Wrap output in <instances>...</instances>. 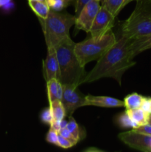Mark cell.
<instances>
[{
	"label": "cell",
	"instance_id": "1",
	"mask_svg": "<svg viewBox=\"0 0 151 152\" xmlns=\"http://www.w3.org/2000/svg\"><path fill=\"white\" fill-rule=\"evenodd\" d=\"M130 41L121 36L115 44L97 60L93 69L86 74L83 83H92L110 77L121 86V77L126 71L136 65L130 48Z\"/></svg>",
	"mask_w": 151,
	"mask_h": 152
},
{
	"label": "cell",
	"instance_id": "2",
	"mask_svg": "<svg viewBox=\"0 0 151 152\" xmlns=\"http://www.w3.org/2000/svg\"><path fill=\"white\" fill-rule=\"evenodd\" d=\"M76 43L70 37L54 48L60 68V82L62 85L82 84L87 73L80 64L75 53Z\"/></svg>",
	"mask_w": 151,
	"mask_h": 152
},
{
	"label": "cell",
	"instance_id": "3",
	"mask_svg": "<svg viewBox=\"0 0 151 152\" xmlns=\"http://www.w3.org/2000/svg\"><path fill=\"white\" fill-rule=\"evenodd\" d=\"M47 48H55L70 37V29L75 25L76 16L50 10L45 19L38 18Z\"/></svg>",
	"mask_w": 151,
	"mask_h": 152
},
{
	"label": "cell",
	"instance_id": "4",
	"mask_svg": "<svg viewBox=\"0 0 151 152\" xmlns=\"http://www.w3.org/2000/svg\"><path fill=\"white\" fill-rule=\"evenodd\" d=\"M121 36L130 41L151 36V0H136L133 13L121 26Z\"/></svg>",
	"mask_w": 151,
	"mask_h": 152
},
{
	"label": "cell",
	"instance_id": "5",
	"mask_svg": "<svg viewBox=\"0 0 151 152\" xmlns=\"http://www.w3.org/2000/svg\"><path fill=\"white\" fill-rule=\"evenodd\" d=\"M112 31L99 37H89L75 44V53L82 66L93 60L100 59L116 42Z\"/></svg>",
	"mask_w": 151,
	"mask_h": 152
},
{
	"label": "cell",
	"instance_id": "6",
	"mask_svg": "<svg viewBox=\"0 0 151 152\" xmlns=\"http://www.w3.org/2000/svg\"><path fill=\"white\" fill-rule=\"evenodd\" d=\"M66 115L72 116L78 108L85 106V95L79 91L78 86L74 85H63V94L62 98Z\"/></svg>",
	"mask_w": 151,
	"mask_h": 152
},
{
	"label": "cell",
	"instance_id": "7",
	"mask_svg": "<svg viewBox=\"0 0 151 152\" xmlns=\"http://www.w3.org/2000/svg\"><path fill=\"white\" fill-rule=\"evenodd\" d=\"M101 6L100 0H91L85 4L79 14L76 16V28L78 30H82L86 33H90L93 21Z\"/></svg>",
	"mask_w": 151,
	"mask_h": 152
},
{
	"label": "cell",
	"instance_id": "8",
	"mask_svg": "<svg viewBox=\"0 0 151 152\" xmlns=\"http://www.w3.org/2000/svg\"><path fill=\"white\" fill-rule=\"evenodd\" d=\"M115 18L104 6H101L90 28V37H102L111 31L115 24Z\"/></svg>",
	"mask_w": 151,
	"mask_h": 152
},
{
	"label": "cell",
	"instance_id": "9",
	"mask_svg": "<svg viewBox=\"0 0 151 152\" xmlns=\"http://www.w3.org/2000/svg\"><path fill=\"white\" fill-rule=\"evenodd\" d=\"M118 138L129 147L145 152H151V136L133 130L119 134Z\"/></svg>",
	"mask_w": 151,
	"mask_h": 152
},
{
	"label": "cell",
	"instance_id": "10",
	"mask_svg": "<svg viewBox=\"0 0 151 152\" xmlns=\"http://www.w3.org/2000/svg\"><path fill=\"white\" fill-rule=\"evenodd\" d=\"M47 56L43 60V71L46 82L51 79L60 81V68L54 48H47Z\"/></svg>",
	"mask_w": 151,
	"mask_h": 152
},
{
	"label": "cell",
	"instance_id": "11",
	"mask_svg": "<svg viewBox=\"0 0 151 152\" xmlns=\"http://www.w3.org/2000/svg\"><path fill=\"white\" fill-rule=\"evenodd\" d=\"M102 107V108H120L124 107V100H120L116 98L107 96H85V106Z\"/></svg>",
	"mask_w": 151,
	"mask_h": 152
},
{
	"label": "cell",
	"instance_id": "12",
	"mask_svg": "<svg viewBox=\"0 0 151 152\" xmlns=\"http://www.w3.org/2000/svg\"><path fill=\"white\" fill-rule=\"evenodd\" d=\"M47 83V96L49 103L55 100H62L63 94V85L56 79H51Z\"/></svg>",
	"mask_w": 151,
	"mask_h": 152
},
{
	"label": "cell",
	"instance_id": "13",
	"mask_svg": "<svg viewBox=\"0 0 151 152\" xmlns=\"http://www.w3.org/2000/svg\"><path fill=\"white\" fill-rule=\"evenodd\" d=\"M102 6L105 7L113 16L116 17L121 10L133 0H100Z\"/></svg>",
	"mask_w": 151,
	"mask_h": 152
},
{
	"label": "cell",
	"instance_id": "14",
	"mask_svg": "<svg viewBox=\"0 0 151 152\" xmlns=\"http://www.w3.org/2000/svg\"><path fill=\"white\" fill-rule=\"evenodd\" d=\"M130 48L133 57L141 52L151 48V36L130 41Z\"/></svg>",
	"mask_w": 151,
	"mask_h": 152
},
{
	"label": "cell",
	"instance_id": "15",
	"mask_svg": "<svg viewBox=\"0 0 151 152\" xmlns=\"http://www.w3.org/2000/svg\"><path fill=\"white\" fill-rule=\"evenodd\" d=\"M28 4L32 9L33 11L36 14L38 18L45 19L50 11V7L45 1H39V0H30L28 1Z\"/></svg>",
	"mask_w": 151,
	"mask_h": 152
},
{
	"label": "cell",
	"instance_id": "16",
	"mask_svg": "<svg viewBox=\"0 0 151 152\" xmlns=\"http://www.w3.org/2000/svg\"><path fill=\"white\" fill-rule=\"evenodd\" d=\"M127 111L132 118V120L139 126L148 124L150 114L141 108H136V109L127 110Z\"/></svg>",
	"mask_w": 151,
	"mask_h": 152
},
{
	"label": "cell",
	"instance_id": "17",
	"mask_svg": "<svg viewBox=\"0 0 151 152\" xmlns=\"http://www.w3.org/2000/svg\"><path fill=\"white\" fill-rule=\"evenodd\" d=\"M144 98V96L137 93L130 94L124 98V107L127 110L136 109V108H141Z\"/></svg>",
	"mask_w": 151,
	"mask_h": 152
},
{
	"label": "cell",
	"instance_id": "18",
	"mask_svg": "<svg viewBox=\"0 0 151 152\" xmlns=\"http://www.w3.org/2000/svg\"><path fill=\"white\" fill-rule=\"evenodd\" d=\"M50 108L51 110L52 114H53V120H62L65 119L66 116V111H65L64 105H62L61 100H55L50 102Z\"/></svg>",
	"mask_w": 151,
	"mask_h": 152
},
{
	"label": "cell",
	"instance_id": "19",
	"mask_svg": "<svg viewBox=\"0 0 151 152\" xmlns=\"http://www.w3.org/2000/svg\"><path fill=\"white\" fill-rule=\"evenodd\" d=\"M117 123L118 126L122 129H135L139 127L137 124L132 120L130 116L125 110L124 113H121L117 118Z\"/></svg>",
	"mask_w": 151,
	"mask_h": 152
},
{
	"label": "cell",
	"instance_id": "20",
	"mask_svg": "<svg viewBox=\"0 0 151 152\" xmlns=\"http://www.w3.org/2000/svg\"><path fill=\"white\" fill-rule=\"evenodd\" d=\"M67 129L69 130V132L73 136V137L76 140L77 142H78L81 140V131H80L79 126L72 116L69 117V121L68 122Z\"/></svg>",
	"mask_w": 151,
	"mask_h": 152
},
{
	"label": "cell",
	"instance_id": "21",
	"mask_svg": "<svg viewBox=\"0 0 151 152\" xmlns=\"http://www.w3.org/2000/svg\"><path fill=\"white\" fill-rule=\"evenodd\" d=\"M50 10L54 11H61L65 7L63 0H46Z\"/></svg>",
	"mask_w": 151,
	"mask_h": 152
},
{
	"label": "cell",
	"instance_id": "22",
	"mask_svg": "<svg viewBox=\"0 0 151 152\" xmlns=\"http://www.w3.org/2000/svg\"><path fill=\"white\" fill-rule=\"evenodd\" d=\"M40 118H41V120L42 123H45V124L50 125V123L53 122V117L50 106L44 108V109L41 111V115H40Z\"/></svg>",
	"mask_w": 151,
	"mask_h": 152
},
{
	"label": "cell",
	"instance_id": "23",
	"mask_svg": "<svg viewBox=\"0 0 151 152\" xmlns=\"http://www.w3.org/2000/svg\"><path fill=\"white\" fill-rule=\"evenodd\" d=\"M58 138H59V132L50 128L47 134L46 140L50 143L58 145Z\"/></svg>",
	"mask_w": 151,
	"mask_h": 152
},
{
	"label": "cell",
	"instance_id": "24",
	"mask_svg": "<svg viewBox=\"0 0 151 152\" xmlns=\"http://www.w3.org/2000/svg\"><path fill=\"white\" fill-rule=\"evenodd\" d=\"M58 132H59V134H60L62 137H63L66 138L67 140H68L70 141V142H72V143L74 145H75L78 142H77L75 138L73 137V136L71 134V133L69 132V130H68L67 128L60 129Z\"/></svg>",
	"mask_w": 151,
	"mask_h": 152
},
{
	"label": "cell",
	"instance_id": "25",
	"mask_svg": "<svg viewBox=\"0 0 151 152\" xmlns=\"http://www.w3.org/2000/svg\"><path fill=\"white\" fill-rule=\"evenodd\" d=\"M58 146L63 148H71V147L74 146V145L70 142V141L67 140L66 138L62 137L60 134H59V138H58Z\"/></svg>",
	"mask_w": 151,
	"mask_h": 152
},
{
	"label": "cell",
	"instance_id": "26",
	"mask_svg": "<svg viewBox=\"0 0 151 152\" xmlns=\"http://www.w3.org/2000/svg\"><path fill=\"white\" fill-rule=\"evenodd\" d=\"M131 130L139 132V133L144 134L150 135L151 136V126L149 124H146V125H144V126H139V127H137L136 129H131Z\"/></svg>",
	"mask_w": 151,
	"mask_h": 152
},
{
	"label": "cell",
	"instance_id": "27",
	"mask_svg": "<svg viewBox=\"0 0 151 152\" xmlns=\"http://www.w3.org/2000/svg\"><path fill=\"white\" fill-rule=\"evenodd\" d=\"M141 108L149 114H151V97H144Z\"/></svg>",
	"mask_w": 151,
	"mask_h": 152
},
{
	"label": "cell",
	"instance_id": "28",
	"mask_svg": "<svg viewBox=\"0 0 151 152\" xmlns=\"http://www.w3.org/2000/svg\"><path fill=\"white\" fill-rule=\"evenodd\" d=\"M91 0H76V8H75V13L76 16H78L81 10H82L83 7L87 4L89 1Z\"/></svg>",
	"mask_w": 151,
	"mask_h": 152
},
{
	"label": "cell",
	"instance_id": "29",
	"mask_svg": "<svg viewBox=\"0 0 151 152\" xmlns=\"http://www.w3.org/2000/svg\"><path fill=\"white\" fill-rule=\"evenodd\" d=\"M61 121H62V120H61ZM61 121H59V120H53V122H52L50 125V128L53 129H54V130L57 131V132H59V129H61V126H60Z\"/></svg>",
	"mask_w": 151,
	"mask_h": 152
},
{
	"label": "cell",
	"instance_id": "30",
	"mask_svg": "<svg viewBox=\"0 0 151 152\" xmlns=\"http://www.w3.org/2000/svg\"><path fill=\"white\" fill-rule=\"evenodd\" d=\"M67 125H68V121H66L65 119H63V120L61 121V124H60L61 129H63V128H67Z\"/></svg>",
	"mask_w": 151,
	"mask_h": 152
},
{
	"label": "cell",
	"instance_id": "31",
	"mask_svg": "<svg viewBox=\"0 0 151 152\" xmlns=\"http://www.w3.org/2000/svg\"><path fill=\"white\" fill-rule=\"evenodd\" d=\"M10 0H0V7L5 5V4H8L10 2Z\"/></svg>",
	"mask_w": 151,
	"mask_h": 152
},
{
	"label": "cell",
	"instance_id": "32",
	"mask_svg": "<svg viewBox=\"0 0 151 152\" xmlns=\"http://www.w3.org/2000/svg\"><path fill=\"white\" fill-rule=\"evenodd\" d=\"M76 1V0H63V1H64V4H65V7H68V6L69 5V4H70L71 2H73V1Z\"/></svg>",
	"mask_w": 151,
	"mask_h": 152
},
{
	"label": "cell",
	"instance_id": "33",
	"mask_svg": "<svg viewBox=\"0 0 151 152\" xmlns=\"http://www.w3.org/2000/svg\"><path fill=\"white\" fill-rule=\"evenodd\" d=\"M148 124L150 125V126H151V114H150V116H149V120H148Z\"/></svg>",
	"mask_w": 151,
	"mask_h": 152
},
{
	"label": "cell",
	"instance_id": "34",
	"mask_svg": "<svg viewBox=\"0 0 151 152\" xmlns=\"http://www.w3.org/2000/svg\"><path fill=\"white\" fill-rule=\"evenodd\" d=\"M28 1H30V0H28ZM39 1H45V0H39Z\"/></svg>",
	"mask_w": 151,
	"mask_h": 152
}]
</instances>
